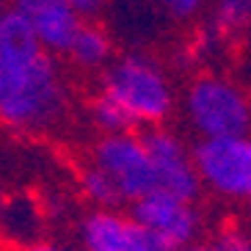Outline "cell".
Returning a JSON list of instances; mask_svg holds the SVG:
<instances>
[{
    "label": "cell",
    "mask_w": 251,
    "mask_h": 251,
    "mask_svg": "<svg viewBox=\"0 0 251 251\" xmlns=\"http://www.w3.org/2000/svg\"><path fill=\"white\" fill-rule=\"evenodd\" d=\"M17 14L30 28L36 45L45 52H67L75 30L80 28V17L72 11L69 0H11Z\"/></svg>",
    "instance_id": "ba28073f"
},
{
    "label": "cell",
    "mask_w": 251,
    "mask_h": 251,
    "mask_svg": "<svg viewBox=\"0 0 251 251\" xmlns=\"http://www.w3.org/2000/svg\"><path fill=\"white\" fill-rule=\"evenodd\" d=\"M185 116L188 125L201 138H226V135H249L251 108L249 97L237 83L204 75L185 91Z\"/></svg>",
    "instance_id": "3957f363"
},
{
    "label": "cell",
    "mask_w": 251,
    "mask_h": 251,
    "mask_svg": "<svg viewBox=\"0 0 251 251\" xmlns=\"http://www.w3.org/2000/svg\"><path fill=\"white\" fill-rule=\"evenodd\" d=\"M67 55L80 69H102L113 61V39L102 25L80 23L67 47Z\"/></svg>",
    "instance_id": "30bf717a"
},
{
    "label": "cell",
    "mask_w": 251,
    "mask_h": 251,
    "mask_svg": "<svg viewBox=\"0 0 251 251\" xmlns=\"http://www.w3.org/2000/svg\"><path fill=\"white\" fill-rule=\"evenodd\" d=\"M94 166L116 185L122 201L133 204L147 193L157 191L149 155L141 144V135L135 133L102 135L94 147Z\"/></svg>",
    "instance_id": "8992f818"
},
{
    "label": "cell",
    "mask_w": 251,
    "mask_h": 251,
    "mask_svg": "<svg viewBox=\"0 0 251 251\" xmlns=\"http://www.w3.org/2000/svg\"><path fill=\"white\" fill-rule=\"evenodd\" d=\"M67 83L50 52L14 8L0 11V125L20 133L50 130L67 113Z\"/></svg>",
    "instance_id": "6da1fadb"
},
{
    "label": "cell",
    "mask_w": 251,
    "mask_h": 251,
    "mask_svg": "<svg viewBox=\"0 0 251 251\" xmlns=\"http://www.w3.org/2000/svg\"><path fill=\"white\" fill-rule=\"evenodd\" d=\"M141 144H144L149 163H152L157 191L177 196L182 201H199L201 185L196 177V169H193L191 149L185 147V141L174 130L163 125L147 127L141 135Z\"/></svg>",
    "instance_id": "52a82bcc"
},
{
    "label": "cell",
    "mask_w": 251,
    "mask_h": 251,
    "mask_svg": "<svg viewBox=\"0 0 251 251\" xmlns=\"http://www.w3.org/2000/svg\"><path fill=\"white\" fill-rule=\"evenodd\" d=\"M207 251H251L249 235L240 226H224L215 232V237L204 246Z\"/></svg>",
    "instance_id": "9a60e30c"
},
{
    "label": "cell",
    "mask_w": 251,
    "mask_h": 251,
    "mask_svg": "<svg viewBox=\"0 0 251 251\" xmlns=\"http://www.w3.org/2000/svg\"><path fill=\"white\" fill-rule=\"evenodd\" d=\"M83 251H166L130 215L116 210H94L80 224Z\"/></svg>",
    "instance_id": "9c48e42d"
},
{
    "label": "cell",
    "mask_w": 251,
    "mask_h": 251,
    "mask_svg": "<svg viewBox=\"0 0 251 251\" xmlns=\"http://www.w3.org/2000/svg\"><path fill=\"white\" fill-rule=\"evenodd\" d=\"M171 251H207V249L199 243H193V246H182V249H171Z\"/></svg>",
    "instance_id": "d6986e66"
},
{
    "label": "cell",
    "mask_w": 251,
    "mask_h": 251,
    "mask_svg": "<svg viewBox=\"0 0 251 251\" xmlns=\"http://www.w3.org/2000/svg\"><path fill=\"white\" fill-rule=\"evenodd\" d=\"M113 0H69V6H72V11L77 17H80L83 23H89V20H94V17H100L105 11V8L111 6Z\"/></svg>",
    "instance_id": "e0dca14e"
},
{
    "label": "cell",
    "mask_w": 251,
    "mask_h": 251,
    "mask_svg": "<svg viewBox=\"0 0 251 251\" xmlns=\"http://www.w3.org/2000/svg\"><path fill=\"white\" fill-rule=\"evenodd\" d=\"M130 218L166 251L193 246L204 229V218L196 201H182L163 191H152L144 199L133 201Z\"/></svg>",
    "instance_id": "5b68a950"
},
{
    "label": "cell",
    "mask_w": 251,
    "mask_h": 251,
    "mask_svg": "<svg viewBox=\"0 0 251 251\" xmlns=\"http://www.w3.org/2000/svg\"><path fill=\"white\" fill-rule=\"evenodd\" d=\"M3 8H6V0H0V11H3Z\"/></svg>",
    "instance_id": "44dd1931"
},
{
    "label": "cell",
    "mask_w": 251,
    "mask_h": 251,
    "mask_svg": "<svg viewBox=\"0 0 251 251\" xmlns=\"http://www.w3.org/2000/svg\"><path fill=\"white\" fill-rule=\"evenodd\" d=\"M91 122L94 127L100 130L102 135H119V133H133V122L127 116L116 102H113L111 97L105 94H97L91 100Z\"/></svg>",
    "instance_id": "7c38bea8"
},
{
    "label": "cell",
    "mask_w": 251,
    "mask_h": 251,
    "mask_svg": "<svg viewBox=\"0 0 251 251\" xmlns=\"http://www.w3.org/2000/svg\"><path fill=\"white\" fill-rule=\"evenodd\" d=\"M20 251H64V249H58V246H52V243H36L33 240V243H25Z\"/></svg>",
    "instance_id": "ac0fdd59"
},
{
    "label": "cell",
    "mask_w": 251,
    "mask_h": 251,
    "mask_svg": "<svg viewBox=\"0 0 251 251\" xmlns=\"http://www.w3.org/2000/svg\"><path fill=\"white\" fill-rule=\"evenodd\" d=\"M251 0H213V33L235 36L249 28Z\"/></svg>",
    "instance_id": "8fae6325"
},
{
    "label": "cell",
    "mask_w": 251,
    "mask_h": 251,
    "mask_svg": "<svg viewBox=\"0 0 251 251\" xmlns=\"http://www.w3.org/2000/svg\"><path fill=\"white\" fill-rule=\"evenodd\" d=\"M36 224H39V213H36V207L30 204V201H25V199L6 201V210H3L0 226L6 229V232H11V237L33 243L30 235L36 232Z\"/></svg>",
    "instance_id": "4fadbf2b"
},
{
    "label": "cell",
    "mask_w": 251,
    "mask_h": 251,
    "mask_svg": "<svg viewBox=\"0 0 251 251\" xmlns=\"http://www.w3.org/2000/svg\"><path fill=\"white\" fill-rule=\"evenodd\" d=\"M6 193H3V188H0V218H3V210H6Z\"/></svg>",
    "instance_id": "ffe728a7"
},
{
    "label": "cell",
    "mask_w": 251,
    "mask_h": 251,
    "mask_svg": "<svg viewBox=\"0 0 251 251\" xmlns=\"http://www.w3.org/2000/svg\"><path fill=\"white\" fill-rule=\"evenodd\" d=\"M130 116L133 127H157L174 111V89L166 69L144 52H125L105 67L102 91Z\"/></svg>",
    "instance_id": "7a4b0ae2"
},
{
    "label": "cell",
    "mask_w": 251,
    "mask_h": 251,
    "mask_svg": "<svg viewBox=\"0 0 251 251\" xmlns=\"http://www.w3.org/2000/svg\"><path fill=\"white\" fill-rule=\"evenodd\" d=\"M201 191L229 201H246L251 193V141L249 135L199 138L191 152Z\"/></svg>",
    "instance_id": "277c9868"
},
{
    "label": "cell",
    "mask_w": 251,
    "mask_h": 251,
    "mask_svg": "<svg viewBox=\"0 0 251 251\" xmlns=\"http://www.w3.org/2000/svg\"><path fill=\"white\" fill-rule=\"evenodd\" d=\"M166 17L171 20H191L210 3V0H152Z\"/></svg>",
    "instance_id": "2e32d148"
},
{
    "label": "cell",
    "mask_w": 251,
    "mask_h": 251,
    "mask_svg": "<svg viewBox=\"0 0 251 251\" xmlns=\"http://www.w3.org/2000/svg\"><path fill=\"white\" fill-rule=\"evenodd\" d=\"M80 191H83V196L97 207V210H113V207L122 201V199H119L116 185L105 177L97 166L83 169V174H80Z\"/></svg>",
    "instance_id": "5bb4252c"
}]
</instances>
